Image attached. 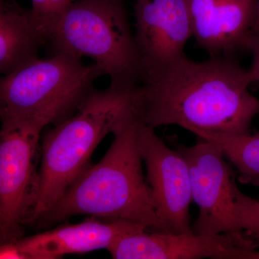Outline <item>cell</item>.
Masks as SVG:
<instances>
[{
    "label": "cell",
    "instance_id": "7c38bea8",
    "mask_svg": "<svg viewBox=\"0 0 259 259\" xmlns=\"http://www.w3.org/2000/svg\"><path fill=\"white\" fill-rule=\"evenodd\" d=\"M193 37L210 56H230L244 49L254 23L258 0H185Z\"/></svg>",
    "mask_w": 259,
    "mask_h": 259
},
{
    "label": "cell",
    "instance_id": "9c48e42d",
    "mask_svg": "<svg viewBox=\"0 0 259 259\" xmlns=\"http://www.w3.org/2000/svg\"><path fill=\"white\" fill-rule=\"evenodd\" d=\"M135 19L144 82L186 56L193 30L185 0H136Z\"/></svg>",
    "mask_w": 259,
    "mask_h": 259
},
{
    "label": "cell",
    "instance_id": "9a60e30c",
    "mask_svg": "<svg viewBox=\"0 0 259 259\" xmlns=\"http://www.w3.org/2000/svg\"><path fill=\"white\" fill-rule=\"evenodd\" d=\"M75 0H31L32 14L37 28L48 42L65 12Z\"/></svg>",
    "mask_w": 259,
    "mask_h": 259
},
{
    "label": "cell",
    "instance_id": "5bb4252c",
    "mask_svg": "<svg viewBox=\"0 0 259 259\" xmlns=\"http://www.w3.org/2000/svg\"><path fill=\"white\" fill-rule=\"evenodd\" d=\"M193 134L215 146L234 165L241 183L259 187V131L244 134L196 131Z\"/></svg>",
    "mask_w": 259,
    "mask_h": 259
},
{
    "label": "cell",
    "instance_id": "277c9868",
    "mask_svg": "<svg viewBox=\"0 0 259 259\" xmlns=\"http://www.w3.org/2000/svg\"><path fill=\"white\" fill-rule=\"evenodd\" d=\"M48 45L53 55L65 53L93 59L114 88L133 90L144 81L126 0L74 1L65 12Z\"/></svg>",
    "mask_w": 259,
    "mask_h": 259
},
{
    "label": "cell",
    "instance_id": "30bf717a",
    "mask_svg": "<svg viewBox=\"0 0 259 259\" xmlns=\"http://www.w3.org/2000/svg\"><path fill=\"white\" fill-rule=\"evenodd\" d=\"M147 231L139 223L89 217L78 224L60 225L0 246V258L55 259L66 254L108 249L121 236Z\"/></svg>",
    "mask_w": 259,
    "mask_h": 259
},
{
    "label": "cell",
    "instance_id": "e0dca14e",
    "mask_svg": "<svg viewBox=\"0 0 259 259\" xmlns=\"http://www.w3.org/2000/svg\"><path fill=\"white\" fill-rule=\"evenodd\" d=\"M245 49L252 54V62L248 69V75L252 83H259V32L251 33L245 42Z\"/></svg>",
    "mask_w": 259,
    "mask_h": 259
},
{
    "label": "cell",
    "instance_id": "3957f363",
    "mask_svg": "<svg viewBox=\"0 0 259 259\" xmlns=\"http://www.w3.org/2000/svg\"><path fill=\"white\" fill-rule=\"evenodd\" d=\"M134 90L110 85L93 89L76 112L46 131L40 146L38 195L29 225L48 212L91 165L92 155L104 138L135 115Z\"/></svg>",
    "mask_w": 259,
    "mask_h": 259
},
{
    "label": "cell",
    "instance_id": "d6986e66",
    "mask_svg": "<svg viewBox=\"0 0 259 259\" xmlns=\"http://www.w3.org/2000/svg\"><path fill=\"white\" fill-rule=\"evenodd\" d=\"M255 32H259V0H258V3H257L254 23H253V28H252L251 30V33H255Z\"/></svg>",
    "mask_w": 259,
    "mask_h": 259
},
{
    "label": "cell",
    "instance_id": "52a82bcc",
    "mask_svg": "<svg viewBox=\"0 0 259 259\" xmlns=\"http://www.w3.org/2000/svg\"><path fill=\"white\" fill-rule=\"evenodd\" d=\"M199 139L190 147H175L188 164L192 199L199 207L192 233L214 236L241 232L236 210L238 187L235 172L215 146Z\"/></svg>",
    "mask_w": 259,
    "mask_h": 259
},
{
    "label": "cell",
    "instance_id": "5b68a950",
    "mask_svg": "<svg viewBox=\"0 0 259 259\" xmlns=\"http://www.w3.org/2000/svg\"><path fill=\"white\" fill-rule=\"evenodd\" d=\"M105 75L95 63L84 64L69 54L37 58L0 80V115H53L59 123L76 112L93 90L94 81Z\"/></svg>",
    "mask_w": 259,
    "mask_h": 259
},
{
    "label": "cell",
    "instance_id": "ba28073f",
    "mask_svg": "<svg viewBox=\"0 0 259 259\" xmlns=\"http://www.w3.org/2000/svg\"><path fill=\"white\" fill-rule=\"evenodd\" d=\"M139 144L153 207L163 232L193 233L190 214L193 199L185 158L176 148L168 147L153 127L140 120Z\"/></svg>",
    "mask_w": 259,
    "mask_h": 259
},
{
    "label": "cell",
    "instance_id": "7a4b0ae2",
    "mask_svg": "<svg viewBox=\"0 0 259 259\" xmlns=\"http://www.w3.org/2000/svg\"><path fill=\"white\" fill-rule=\"evenodd\" d=\"M136 115L114 133L103 158L90 165L31 226L44 229L77 215L127 221L163 231L143 173Z\"/></svg>",
    "mask_w": 259,
    "mask_h": 259
},
{
    "label": "cell",
    "instance_id": "ac0fdd59",
    "mask_svg": "<svg viewBox=\"0 0 259 259\" xmlns=\"http://www.w3.org/2000/svg\"><path fill=\"white\" fill-rule=\"evenodd\" d=\"M231 259H259V250L251 248H238L233 253Z\"/></svg>",
    "mask_w": 259,
    "mask_h": 259
},
{
    "label": "cell",
    "instance_id": "8fae6325",
    "mask_svg": "<svg viewBox=\"0 0 259 259\" xmlns=\"http://www.w3.org/2000/svg\"><path fill=\"white\" fill-rule=\"evenodd\" d=\"M258 247L244 231L202 236L144 231L121 236L107 250L115 259H230L238 248Z\"/></svg>",
    "mask_w": 259,
    "mask_h": 259
},
{
    "label": "cell",
    "instance_id": "4fadbf2b",
    "mask_svg": "<svg viewBox=\"0 0 259 259\" xmlns=\"http://www.w3.org/2000/svg\"><path fill=\"white\" fill-rule=\"evenodd\" d=\"M47 44L37 28L31 9L15 0L0 1V71L9 74L38 58Z\"/></svg>",
    "mask_w": 259,
    "mask_h": 259
},
{
    "label": "cell",
    "instance_id": "2e32d148",
    "mask_svg": "<svg viewBox=\"0 0 259 259\" xmlns=\"http://www.w3.org/2000/svg\"><path fill=\"white\" fill-rule=\"evenodd\" d=\"M236 210L241 231H244L259 246V199L245 195L238 188Z\"/></svg>",
    "mask_w": 259,
    "mask_h": 259
},
{
    "label": "cell",
    "instance_id": "8992f818",
    "mask_svg": "<svg viewBox=\"0 0 259 259\" xmlns=\"http://www.w3.org/2000/svg\"><path fill=\"white\" fill-rule=\"evenodd\" d=\"M0 132V244L23 237L30 224L39 190V141L55 116L1 117Z\"/></svg>",
    "mask_w": 259,
    "mask_h": 259
},
{
    "label": "cell",
    "instance_id": "6da1fadb",
    "mask_svg": "<svg viewBox=\"0 0 259 259\" xmlns=\"http://www.w3.org/2000/svg\"><path fill=\"white\" fill-rule=\"evenodd\" d=\"M251 83L248 70L230 56L197 62L185 56L135 89L134 114L153 128L244 134L259 115Z\"/></svg>",
    "mask_w": 259,
    "mask_h": 259
}]
</instances>
